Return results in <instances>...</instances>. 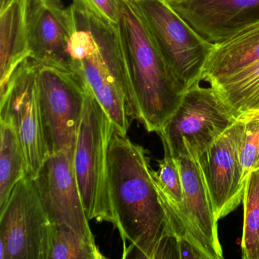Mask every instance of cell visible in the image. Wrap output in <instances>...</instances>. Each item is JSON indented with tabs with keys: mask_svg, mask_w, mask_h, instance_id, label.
<instances>
[{
	"mask_svg": "<svg viewBox=\"0 0 259 259\" xmlns=\"http://www.w3.org/2000/svg\"><path fill=\"white\" fill-rule=\"evenodd\" d=\"M236 119L212 87L188 89L175 113L158 133L175 158L198 160Z\"/></svg>",
	"mask_w": 259,
	"mask_h": 259,
	"instance_id": "8992f818",
	"label": "cell"
},
{
	"mask_svg": "<svg viewBox=\"0 0 259 259\" xmlns=\"http://www.w3.org/2000/svg\"><path fill=\"white\" fill-rule=\"evenodd\" d=\"M13 0H0V13L4 12Z\"/></svg>",
	"mask_w": 259,
	"mask_h": 259,
	"instance_id": "cb8c5ba5",
	"label": "cell"
},
{
	"mask_svg": "<svg viewBox=\"0 0 259 259\" xmlns=\"http://www.w3.org/2000/svg\"><path fill=\"white\" fill-rule=\"evenodd\" d=\"M75 28L72 7L66 8L60 0H31L30 59L41 66L72 72L69 45Z\"/></svg>",
	"mask_w": 259,
	"mask_h": 259,
	"instance_id": "4fadbf2b",
	"label": "cell"
},
{
	"mask_svg": "<svg viewBox=\"0 0 259 259\" xmlns=\"http://www.w3.org/2000/svg\"><path fill=\"white\" fill-rule=\"evenodd\" d=\"M73 5L85 10L109 25L117 26L119 21V0H72Z\"/></svg>",
	"mask_w": 259,
	"mask_h": 259,
	"instance_id": "603a6c76",
	"label": "cell"
},
{
	"mask_svg": "<svg viewBox=\"0 0 259 259\" xmlns=\"http://www.w3.org/2000/svg\"><path fill=\"white\" fill-rule=\"evenodd\" d=\"M37 81L48 154L74 148L82 119L87 84L75 72L40 64Z\"/></svg>",
	"mask_w": 259,
	"mask_h": 259,
	"instance_id": "52a82bcc",
	"label": "cell"
},
{
	"mask_svg": "<svg viewBox=\"0 0 259 259\" xmlns=\"http://www.w3.org/2000/svg\"><path fill=\"white\" fill-rule=\"evenodd\" d=\"M31 0H13L0 13V93L16 69L31 57L28 13Z\"/></svg>",
	"mask_w": 259,
	"mask_h": 259,
	"instance_id": "9a60e30c",
	"label": "cell"
},
{
	"mask_svg": "<svg viewBox=\"0 0 259 259\" xmlns=\"http://www.w3.org/2000/svg\"><path fill=\"white\" fill-rule=\"evenodd\" d=\"M210 85L235 119L259 114V61Z\"/></svg>",
	"mask_w": 259,
	"mask_h": 259,
	"instance_id": "e0dca14e",
	"label": "cell"
},
{
	"mask_svg": "<svg viewBox=\"0 0 259 259\" xmlns=\"http://www.w3.org/2000/svg\"><path fill=\"white\" fill-rule=\"evenodd\" d=\"M148 31L176 78L186 91L202 81L213 44L198 34L168 0H134Z\"/></svg>",
	"mask_w": 259,
	"mask_h": 259,
	"instance_id": "5b68a950",
	"label": "cell"
},
{
	"mask_svg": "<svg viewBox=\"0 0 259 259\" xmlns=\"http://www.w3.org/2000/svg\"><path fill=\"white\" fill-rule=\"evenodd\" d=\"M118 40L134 118L158 134L186 89L159 52L134 0H119Z\"/></svg>",
	"mask_w": 259,
	"mask_h": 259,
	"instance_id": "7a4b0ae2",
	"label": "cell"
},
{
	"mask_svg": "<svg viewBox=\"0 0 259 259\" xmlns=\"http://www.w3.org/2000/svg\"><path fill=\"white\" fill-rule=\"evenodd\" d=\"M163 143L164 157L159 161L158 170L151 169V174L159 190L168 200L179 204L183 201L181 174L177 159L171 153L168 145Z\"/></svg>",
	"mask_w": 259,
	"mask_h": 259,
	"instance_id": "44dd1931",
	"label": "cell"
},
{
	"mask_svg": "<svg viewBox=\"0 0 259 259\" xmlns=\"http://www.w3.org/2000/svg\"><path fill=\"white\" fill-rule=\"evenodd\" d=\"M259 61V21L215 44L206 63L202 81L227 78Z\"/></svg>",
	"mask_w": 259,
	"mask_h": 259,
	"instance_id": "2e32d148",
	"label": "cell"
},
{
	"mask_svg": "<svg viewBox=\"0 0 259 259\" xmlns=\"http://www.w3.org/2000/svg\"><path fill=\"white\" fill-rule=\"evenodd\" d=\"M259 169V157L258 159H257V161H256V163H254V166H253L252 170L253 169Z\"/></svg>",
	"mask_w": 259,
	"mask_h": 259,
	"instance_id": "d4e9b609",
	"label": "cell"
},
{
	"mask_svg": "<svg viewBox=\"0 0 259 259\" xmlns=\"http://www.w3.org/2000/svg\"><path fill=\"white\" fill-rule=\"evenodd\" d=\"M110 201L123 258H179L169 213L151 174L147 151L112 125L107 151Z\"/></svg>",
	"mask_w": 259,
	"mask_h": 259,
	"instance_id": "6da1fadb",
	"label": "cell"
},
{
	"mask_svg": "<svg viewBox=\"0 0 259 259\" xmlns=\"http://www.w3.org/2000/svg\"><path fill=\"white\" fill-rule=\"evenodd\" d=\"M51 224L34 179L25 176L0 210V259H46Z\"/></svg>",
	"mask_w": 259,
	"mask_h": 259,
	"instance_id": "ba28073f",
	"label": "cell"
},
{
	"mask_svg": "<svg viewBox=\"0 0 259 259\" xmlns=\"http://www.w3.org/2000/svg\"><path fill=\"white\" fill-rule=\"evenodd\" d=\"M112 125L111 119L88 87L74 151V169L88 219L114 224L107 162Z\"/></svg>",
	"mask_w": 259,
	"mask_h": 259,
	"instance_id": "277c9868",
	"label": "cell"
},
{
	"mask_svg": "<svg viewBox=\"0 0 259 259\" xmlns=\"http://www.w3.org/2000/svg\"><path fill=\"white\" fill-rule=\"evenodd\" d=\"M177 159L183 184V202L179 204L171 202L158 189L162 199L169 211L180 221L184 234L207 259L224 258L218 237V220L199 163L188 157Z\"/></svg>",
	"mask_w": 259,
	"mask_h": 259,
	"instance_id": "30bf717a",
	"label": "cell"
},
{
	"mask_svg": "<svg viewBox=\"0 0 259 259\" xmlns=\"http://www.w3.org/2000/svg\"><path fill=\"white\" fill-rule=\"evenodd\" d=\"M244 120L226 130L198 158L218 221L242 201L245 183L239 157Z\"/></svg>",
	"mask_w": 259,
	"mask_h": 259,
	"instance_id": "7c38bea8",
	"label": "cell"
},
{
	"mask_svg": "<svg viewBox=\"0 0 259 259\" xmlns=\"http://www.w3.org/2000/svg\"><path fill=\"white\" fill-rule=\"evenodd\" d=\"M38 67L34 60H25L0 93V118L9 119L14 126L23 151L27 176L33 179L49 157L39 105Z\"/></svg>",
	"mask_w": 259,
	"mask_h": 259,
	"instance_id": "9c48e42d",
	"label": "cell"
},
{
	"mask_svg": "<svg viewBox=\"0 0 259 259\" xmlns=\"http://www.w3.org/2000/svg\"><path fill=\"white\" fill-rule=\"evenodd\" d=\"M75 28L69 45L72 72L84 80L113 125L127 134L133 116L117 28L71 6Z\"/></svg>",
	"mask_w": 259,
	"mask_h": 259,
	"instance_id": "3957f363",
	"label": "cell"
},
{
	"mask_svg": "<svg viewBox=\"0 0 259 259\" xmlns=\"http://www.w3.org/2000/svg\"><path fill=\"white\" fill-rule=\"evenodd\" d=\"M207 41L218 44L259 21V0H168Z\"/></svg>",
	"mask_w": 259,
	"mask_h": 259,
	"instance_id": "5bb4252c",
	"label": "cell"
},
{
	"mask_svg": "<svg viewBox=\"0 0 259 259\" xmlns=\"http://www.w3.org/2000/svg\"><path fill=\"white\" fill-rule=\"evenodd\" d=\"M95 241L90 240L65 224H51L46 259H102Z\"/></svg>",
	"mask_w": 259,
	"mask_h": 259,
	"instance_id": "d6986e66",
	"label": "cell"
},
{
	"mask_svg": "<svg viewBox=\"0 0 259 259\" xmlns=\"http://www.w3.org/2000/svg\"><path fill=\"white\" fill-rule=\"evenodd\" d=\"M0 210L8 201L16 185L27 176L26 163L17 133L12 122L0 118Z\"/></svg>",
	"mask_w": 259,
	"mask_h": 259,
	"instance_id": "ac0fdd59",
	"label": "cell"
},
{
	"mask_svg": "<svg viewBox=\"0 0 259 259\" xmlns=\"http://www.w3.org/2000/svg\"><path fill=\"white\" fill-rule=\"evenodd\" d=\"M74 148L50 155L34 179L51 224H65L95 241L74 169Z\"/></svg>",
	"mask_w": 259,
	"mask_h": 259,
	"instance_id": "8fae6325",
	"label": "cell"
},
{
	"mask_svg": "<svg viewBox=\"0 0 259 259\" xmlns=\"http://www.w3.org/2000/svg\"><path fill=\"white\" fill-rule=\"evenodd\" d=\"M242 201V257L259 259V169H253L247 177Z\"/></svg>",
	"mask_w": 259,
	"mask_h": 259,
	"instance_id": "ffe728a7",
	"label": "cell"
},
{
	"mask_svg": "<svg viewBox=\"0 0 259 259\" xmlns=\"http://www.w3.org/2000/svg\"><path fill=\"white\" fill-rule=\"evenodd\" d=\"M242 120H244V131L239 157L243 178L246 181L259 157V114L248 116Z\"/></svg>",
	"mask_w": 259,
	"mask_h": 259,
	"instance_id": "7402d4cb",
	"label": "cell"
}]
</instances>
